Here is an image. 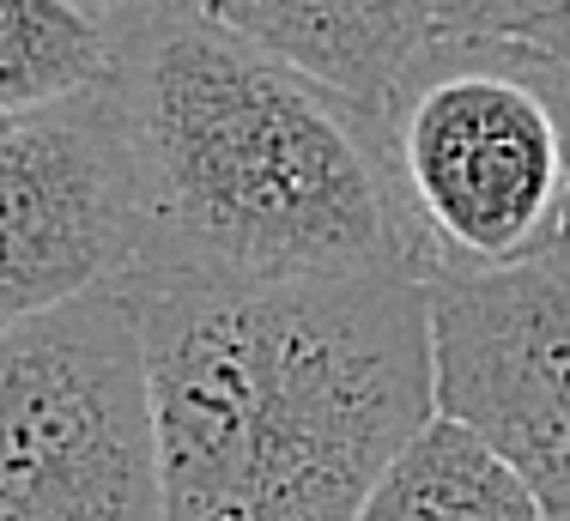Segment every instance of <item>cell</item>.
Returning <instances> with one entry per match:
<instances>
[{
  "label": "cell",
  "mask_w": 570,
  "mask_h": 521,
  "mask_svg": "<svg viewBox=\"0 0 570 521\" xmlns=\"http://www.w3.org/2000/svg\"><path fill=\"white\" fill-rule=\"evenodd\" d=\"M128 297L170 521H358L438 424L419 273Z\"/></svg>",
  "instance_id": "obj_1"
},
{
  "label": "cell",
  "mask_w": 570,
  "mask_h": 521,
  "mask_svg": "<svg viewBox=\"0 0 570 521\" xmlns=\"http://www.w3.org/2000/svg\"><path fill=\"white\" fill-rule=\"evenodd\" d=\"M110 98L140 183L128 292L413 273L383 121L279 55L183 0H128Z\"/></svg>",
  "instance_id": "obj_2"
},
{
  "label": "cell",
  "mask_w": 570,
  "mask_h": 521,
  "mask_svg": "<svg viewBox=\"0 0 570 521\" xmlns=\"http://www.w3.org/2000/svg\"><path fill=\"white\" fill-rule=\"evenodd\" d=\"M376 121L419 279H480L570 243V128L547 55L438 37Z\"/></svg>",
  "instance_id": "obj_3"
},
{
  "label": "cell",
  "mask_w": 570,
  "mask_h": 521,
  "mask_svg": "<svg viewBox=\"0 0 570 521\" xmlns=\"http://www.w3.org/2000/svg\"><path fill=\"white\" fill-rule=\"evenodd\" d=\"M0 521H170L128 292L0 340Z\"/></svg>",
  "instance_id": "obj_4"
},
{
  "label": "cell",
  "mask_w": 570,
  "mask_h": 521,
  "mask_svg": "<svg viewBox=\"0 0 570 521\" xmlns=\"http://www.w3.org/2000/svg\"><path fill=\"white\" fill-rule=\"evenodd\" d=\"M134 273L140 183L110 86L0 121V340Z\"/></svg>",
  "instance_id": "obj_5"
},
{
  "label": "cell",
  "mask_w": 570,
  "mask_h": 521,
  "mask_svg": "<svg viewBox=\"0 0 570 521\" xmlns=\"http://www.w3.org/2000/svg\"><path fill=\"white\" fill-rule=\"evenodd\" d=\"M438 419L570 521V243L480 279H425Z\"/></svg>",
  "instance_id": "obj_6"
},
{
  "label": "cell",
  "mask_w": 570,
  "mask_h": 521,
  "mask_svg": "<svg viewBox=\"0 0 570 521\" xmlns=\"http://www.w3.org/2000/svg\"><path fill=\"white\" fill-rule=\"evenodd\" d=\"M188 12L279 55L346 104L383 116L413 61L443 37V0H183Z\"/></svg>",
  "instance_id": "obj_7"
},
{
  "label": "cell",
  "mask_w": 570,
  "mask_h": 521,
  "mask_svg": "<svg viewBox=\"0 0 570 521\" xmlns=\"http://www.w3.org/2000/svg\"><path fill=\"white\" fill-rule=\"evenodd\" d=\"M121 49V0H0V121L104 91Z\"/></svg>",
  "instance_id": "obj_8"
},
{
  "label": "cell",
  "mask_w": 570,
  "mask_h": 521,
  "mask_svg": "<svg viewBox=\"0 0 570 521\" xmlns=\"http://www.w3.org/2000/svg\"><path fill=\"white\" fill-rule=\"evenodd\" d=\"M358 521H552L540 498L461 424L438 419L371 491Z\"/></svg>",
  "instance_id": "obj_9"
},
{
  "label": "cell",
  "mask_w": 570,
  "mask_h": 521,
  "mask_svg": "<svg viewBox=\"0 0 570 521\" xmlns=\"http://www.w3.org/2000/svg\"><path fill=\"white\" fill-rule=\"evenodd\" d=\"M443 37L570 61V0H443Z\"/></svg>",
  "instance_id": "obj_10"
},
{
  "label": "cell",
  "mask_w": 570,
  "mask_h": 521,
  "mask_svg": "<svg viewBox=\"0 0 570 521\" xmlns=\"http://www.w3.org/2000/svg\"><path fill=\"white\" fill-rule=\"evenodd\" d=\"M552 61V55H547ZM552 91H559V109H564V128H570V61H552Z\"/></svg>",
  "instance_id": "obj_11"
},
{
  "label": "cell",
  "mask_w": 570,
  "mask_h": 521,
  "mask_svg": "<svg viewBox=\"0 0 570 521\" xmlns=\"http://www.w3.org/2000/svg\"><path fill=\"white\" fill-rule=\"evenodd\" d=\"M121 7H128V0H121Z\"/></svg>",
  "instance_id": "obj_12"
}]
</instances>
